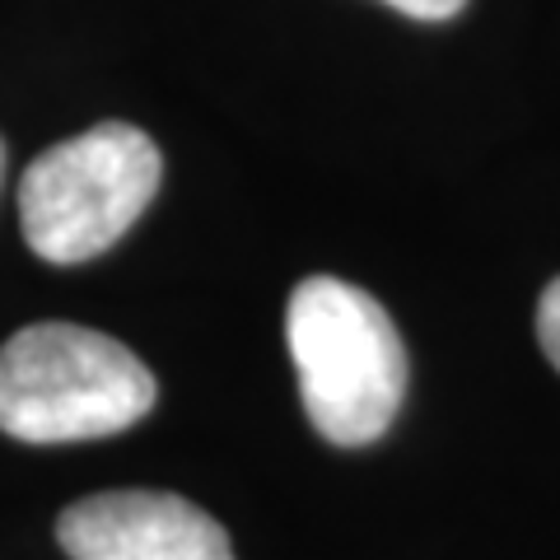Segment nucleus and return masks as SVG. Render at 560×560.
Segmentation results:
<instances>
[{
    "label": "nucleus",
    "mask_w": 560,
    "mask_h": 560,
    "mask_svg": "<svg viewBox=\"0 0 560 560\" xmlns=\"http://www.w3.org/2000/svg\"><path fill=\"white\" fill-rule=\"evenodd\" d=\"M285 341L300 370L313 430L327 444H374L407 397V346L374 294L337 276H308L285 308Z\"/></svg>",
    "instance_id": "1"
},
{
    "label": "nucleus",
    "mask_w": 560,
    "mask_h": 560,
    "mask_svg": "<svg viewBox=\"0 0 560 560\" xmlns=\"http://www.w3.org/2000/svg\"><path fill=\"white\" fill-rule=\"evenodd\" d=\"M150 407L154 374L94 327L33 323L0 350V434L20 444L108 440Z\"/></svg>",
    "instance_id": "2"
},
{
    "label": "nucleus",
    "mask_w": 560,
    "mask_h": 560,
    "mask_svg": "<svg viewBox=\"0 0 560 560\" xmlns=\"http://www.w3.org/2000/svg\"><path fill=\"white\" fill-rule=\"evenodd\" d=\"M164 178L160 145L127 121H98L28 164L20 183L24 243L43 261H90L145 215Z\"/></svg>",
    "instance_id": "3"
},
{
    "label": "nucleus",
    "mask_w": 560,
    "mask_h": 560,
    "mask_svg": "<svg viewBox=\"0 0 560 560\" xmlns=\"http://www.w3.org/2000/svg\"><path fill=\"white\" fill-rule=\"evenodd\" d=\"M70 560H234L230 533L168 490H103L57 518Z\"/></svg>",
    "instance_id": "4"
},
{
    "label": "nucleus",
    "mask_w": 560,
    "mask_h": 560,
    "mask_svg": "<svg viewBox=\"0 0 560 560\" xmlns=\"http://www.w3.org/2000/svg\"><path fill=\"white\" fill-rule=\"evenodd\" d=\"M537 337H541V350L547 360L560 370V280H551L541 290V304H537Z\"/></svg>",
    "instance_id": "5"
},
{
    "label": "nucleus",
    "mask_w": 560,
    "mask_h": 560,
    "mask_svg": "<svg viewBox=\"0 0 560 560\" xmlns=\"http://www.w3.org/2000/svg\"><path fill=\"white\" fill-rule=\"evenodd\" d=\"M393 10L411 14V20H425V24H440V20H453L467 0H388Z\"/></svg>",
    "instance_id": "6"
},
{
    "label": "nucleus",
    "mask_w": 560,
    "mask_h": 560,
    "mask_svg": "<svg viewBox=\"0 0 560 560\" xmlns=\"http://www.w3.org/2000/svg\"><path fill=\"white\" fill-rule=\"evenodd\" d=\"M0 173H5V145H0Z\"/></svg>",
    "instance_id": "7"
}]
</instances>
